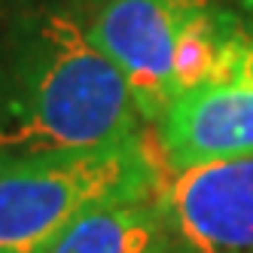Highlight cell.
I'll list each match as a JSON object with an SVG mask.
<instances>
[{"mask_svg":"<svg viewBox=\"0 0 253 253\" xmlns=\"http://www.w3.org/2000/svg\"><path fill=\"white\" fill-rule=\"evenodd\" d=\"M143 125L88 22L61 0H0V156L104 147Z\"/></svg>","mask_w":253,"mask_h":253,"instance_id":"obj_1","label":"cell"},{"mask_svg":"<svg viewBox=\"0 0 253 253\" xmlns=\"http://www.w3.org/2000/svg\"><path fill=\"white\" fill-rule=\"evenodd\" d=\"M165 174L147 131L104 147L0 156V253H49L92 211L156 195Z\"/></svg>","mask_w":253,"mask_h":253,"instance_id":"obj_2","label":"cell"},{"mask_svg":"<svg viewBox=\"0 0 253 253\" xmlns=\"http://www.w3.org/2000/svg\"><path fill=\"white\" fill-rule=\"evenodd\" d=\"M235 19L213 0H104L88 34L122 74L140 119L156 125L211 70Z\"/></svg>","mask_w":253,"mask_h":253,"instance_id":"obj_3","label":"cell"},{"mask_svg":"<svg viewBox=\"0 0 253 253\" xmlns=\"http://www.w3.org/2000/svg\"><path fill=\"white\" fill-rule=\"evenodd\" d=\"M153 140L165 171L253 156V28L247 22H232L211 70L153 125Z\"/></svg>","mask_w":253,"mask_h":253,"instance_id":"obj_4","label":"cell"},{"mask_svg":"<svg viewBox=\"0 0 253 253\" xmlns=\"http://www.w3.org/2000/svg\"><path fill=\"white\" fill-rule=\"evenodd\" d=\"M156 205L171 253H253V156L168 171Z\"/></svg>","mask_w":253,"mask_h":253,"instance_id":"obj_5","label":"cell"},{"mask_svg":"<svg viewBox=\"0 0 253 253\" xmlns=\"http://www.w3.org/2000/svg\"><path fill=\"white\" fill-rule=\"evenodd\" d=\"M49 253H171L156 195L98 208L70 226Z\"/></svg>","mask_w":253,"mask_h":253,"instance_id":"obj_6","label":"cell"},{"mask_svg":"<svg viewBox=\"0 0 253 253\" xmlns=\"http://www.w3.org/2000/svg\"><path fill=\"white\" fill-rule=\"evenodd\" d=\"M244 6H247V9H250V12H253V0H244Z\"/></svg>","mask_w":253,"mask_h":253,"instance_id":"obj_7","label":"cell"}]
</instances>
